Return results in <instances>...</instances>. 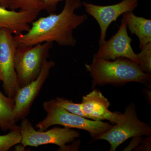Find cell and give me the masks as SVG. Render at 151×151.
<instances>
[{
  "mask_svg": "<svg viewBox=\"0 0 151 151\" xmlns=\"http://www.w3.org/2000/svg\"><path fill=\"white\" fill-rule=\"evenodd\" d=\"M82 6L81 0H65L63 10L50 14L32 23L25 33L14 36L17 47L33 46L45 42H56L61 46H74L76 40L73 32L88 19L87 15H78L75 11Z\"/></svg>",
  "mask_w": 151,
  "mask_h": 151,
  "instance_id": "cell-1",
  "label": "cell"
},
{
  "mask_svg": "<svg viewBox=\"0 0 151 151\" xmlns=\"http://www.w3.org/2000/svg\"><path fill=\"white\" fill-rule=\"evenodd\" d=\"M85 66L92 78V86L94 87L131 82L144 84L151 83L150 74L142 71L137 63L124 58L111 61L93 57L92 63H86Z\"/></svg>",
  "mask_w": 151,
  "mask_h": 151,
  "instance_id": "cell-2",
  "label": "cell"
},
{
  "mask_svg": "<svg viewBox=\"0 0 151 151\" xmlns=\"http://www.w3.org/2000/svg\"><path fill=\"white\" fill-rule=\"evenodd\" d=\"M43 107L47 116L37 124L38 131L47 130L51 126L59 125L66 128L84 130L89 132L95 140L103 133L108 131L113 125L102 121L90 120L66 111L58 105L54 99L45 101Z\"/></svg>",
  "mask_w": 151,
  "mask_h": 151,
  "instance_id": "cell-3",
  "label": "cell"
},
{
  "mask_svg": "<svg viewBox=\"0 0 151 151\" xmlns=\"http://www.w3.org/2000/svg\"><path fill=\"white\" fill-rule=\"evenodd\" d=\"M53 43L45 42L33 46L17 47L15 55V68L20 87L38 76L43 63L49 56Z\"/></svg>",
  "mask_w": 151,
  "mask_h": 151,
  "instance_id": "cell-4",
  "label": "cell"
},
{
  "mask_svg": "<svg viewBox=\"0 0 151 151\" xmlns=\"http://www.w3.org/2000/svg\"><path fill=\"white\" fill-rule=\"evenodd\" d=\"M151 134L150 127L138 119L134 104L132 103L126 108L121 121L99 136L97 140L107 141L111 145L109 151H115L129 138Z\"/></svg>",
  "mask_w": 151,
  "mask_h": 151,
  "instance_id": "cell-5",
  "label": "cell"
},
{
  "mask_svg": "<svg viewBox=\"0 0 151 151\" xmlns=\"http://www.w3.org/2000/svg\"><path fill=\"white\" fill-rule=\"evenodd\" d=\"M20 126L23 148L37 147L42 145L53 144L65 149L68 143L71 142L80 136L79 132L70 128L54 127L44 131H36L28 119H22Z\"/></svg>",
  "mask_w": 151,
  "mask_h": 151,
  "instance_id": "cell-6",
  "label": "cell"
},
{
  "mask_svg": "<svg viewBox=\"0 0 151 151\" xmlns=\"http://www.w3.org/2000/svg\"><path fill=\"white\" fill-rule=\"evenodd\" d=\"M17 45L14 36L9 30L0 29V77L6 95L14 99L20 88L14 58Z\"/></svg>",
  "mask_w": 151,
  "mask_h": 151,
  "instance_id": "cell-7",
  "label": "cell"
},
{
  "mask_svg": "<svg viewBox=\"0 0 151 151\" xmlns=\"http://www.w3.org/2000/svg\"><path fill=\"white\" fill-rule=\"evenodd\" d=\"M139 0H123L121 2L109 6H99L82 2L85 11L98 22L101 30L99 45L105 42L109 26L119 16L128 12H133L139 5Z\"/></svg>",
  "mask_w": 151,
  "mask_h": 151,
  "instance_id": "cell-8",
  "label": "cell"
},
{
  "mask_svg": "<svg viewBox=\"0 0 151 151\" xmlns=\"http://www.w3.org/2000/svg\"><path fill=\"white\" fill-rule=\"evenodd\" d=\"M53 61H45L40 73L36 79L24 86L20 87L14 98V114L17 122L25 118L29 113L32 105L55 66Z\"/></svg>",
  "mask_w": 151,
  "mask_h": 151,
  "instance_id": "cell-9",
  "label": "cell"
},
{
  "mask_svg": "<svg viewBox=\"0 0 151 151\" xmlns=\"http://www.w3.org/2000/svg\"><path fill=\"white\" fill-rule=\"evenodd\" d=\"M132 40L127 32V25L124 19L121 20L119 30L108 41H105L93 57L110 60L124 58L138 64L137 54L133 50Z\"/></svg>",
  "mask_w": 151,
  "mask_h": 151,
  "instance_id": "cell-10",
  "label": "cell"
},
{
  "mask_svg": "<svg viewBox=\"0 0 151 151\" xmlns=\"http://www.w3.org/2000/svg\"><path fill=\"white\" fill-rule=\"evenodd\" d=\"M81 110L86 119L94 121L107 120L116 124L121 121L123 114L109 110L110 102L98 89L83 97L81 103Z\"/></svg>",
  "mask_w": 151,
  "mask_h": 151,
  "instance_id": "cell-11",
  "label": "cell"
},
{
  "mask_svg": "<svg viewBox=\"0 0 151 151\" xmlns=\"http://www.w3.org/2000/svg\"><path fill=\"white\" fill-rule=\"evenodd\" d=\"M40 9L16 12L8 9L0 5V29L5 28L15 35L27 32L29 24L37 18Z\"/></svg>",
  "mask_w": 151,
  "mask_h": 151,
  "instance_id": "cell-12",
  "label": "cell"
},
{
  "mask_svg": "<svg viewBox=\"0 0 151 151\" xmlns=\"http://www.w3.org/2000/svg\"><path fill=\"white\" fill-rule=\"evenodd\" d=\"M122 16L130 32L139 38L140 49L151 42V19L137 16L133 12L125 13Z\"/></svg>",
  "mask_w": 151,
  "mask_h": 151,
  "instance_id": "cell-13",
  "label": "cell"
},
{
  "mask_svg": "<svg viewBox=\"0 0 151 151\" xmlns=\"http://www.w3.org/2000/svg\"><path fill=\"white\" fill-rule=\"evenodd\" d=\"M14 109V99L5 96L0 91V128L4 132L16 126Z\"/></svg>",
  "mask_w": 151,
  "mask_h": 151,
  "instance_id": "cell-14",
  "label": "cell"
},
{
  "mask_svg": "<svg viewBox=\"0 0 151 151\" xmlns=\"http://www.w3.org/2000/svg\"><path fill=\"white\" fill-rule=\"evenodd\" d=\"M8 134L0 135V151H7L21 141L20 127L16 126Z\"/></svg>",
  "mask_w": 151,
  "mask_h": 151,
  "instance_id": "cell-15",
  "label": "cell"
},
{
  "mask_svg": "<svg viewBox=\"0 0 151 151\" xmlns=\"http://www.w3.org/2000/svg\"><path fill=\"white\" fill-rule=\"evenodd\" d=\"M141 50L137 54L138 65L142 71L150 74L151 73V42Z\"/></svg>",
  "mask_w": 151,
  "mask_h": 151,
  "instance_id": "cell-16",
  "label": "cell"
},
{
  "mask_svg": "<svg viewBox=\"0 0 151 151\" xmlns=\"http://www.w3.org/2000/svg\"><path fill=\"white\" fill-rule=\"evenodd\" d=\"M9 9L20 11L40 9L42 10L39 0H11Z\"/></svg>",
  "mask_w": 151,
  "mask_h": 151,
  "instance_id": "cell-17",
  "label": "cell"
},
{
  "mask_svg": "<svg viewBox=\"0 0 151 151\" xmlns=\"http://www.w3.org/2000/svg\"><path fill=\"white\" fill-rule=\"evenodd\" d=\"M54 100L58 105L68 112L85 118L81 110V103H74L71 100L62 97H57Z\"/></svg>",
  "mask_w": 151,
  "mask_h": 151,
  "instance_id": "cell-18",
  "label": "cell"
},
{
  "mask_svg": "<svg viewBox=\"0 0 151 151\" xmlns=\"http://www.w3.org/2000/svg\"><path fill=\"white\" fill-rule=\"evenodd\" d=\"M42 10H45L49 13H52L55 10L57 5L63 0H39Z\"/></svg>",
  "mask_w": 151,
  "mask_h": 151,
  "instance_id": "cell-19",
  "label": "cell"
},
{
  "mask_svg": "<svg viewBox=\"0 0 151 151\" xmlns=\"http://www.w3.org/2000/svg\"><path fill=\"white\" fill-rule=\"evenodd\" d=\"M11 0H0V5L6 9L9 8Z\"/></svg>",
  "mask_w": 151,
  "mask_h": 151,
  "instance_id": "cell-20",
  "label": "cell"
},
{
  "mask_svg": "<svg viewBox=\"0 0 151 151\" xmlns=\"http://www.w3.org/2000/svg\"><path fill=\"white\" fill-rule=\"evenodd\" d=\"M1 77H0V83H1Z\"/></svg>",
  "mask_w": 151,
  "mask_h": 151,
  "instance_id": "cell-21",
  "label": "cell"
}]
</instances>
